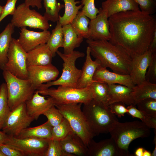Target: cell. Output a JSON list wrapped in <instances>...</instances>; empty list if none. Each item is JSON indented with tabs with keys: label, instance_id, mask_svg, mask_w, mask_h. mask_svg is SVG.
I'll use <instances>...</instances> for the list:
<instances>
[{
	"label": "cell",
	"instance_id": "obj_46",
	"mask_svg": "<svg viewBox=\"0 0 156 156\" xmlns=\"http://www.w3.org/2000/svg\"><path fill=\"white\" fill-rule=\"evenodd\" d=\"M42 0H25V2L29 6H31L32 8L36 7L38 9L42 8L41 3Z\"/></svg>",
	"mask_w": 156,
	"mask_h": 156
},
{
	"label": "cell",
	"instance_id": "obj_11",
	"mask_svg": "<svg viewBox=\"0 0 156 156\" xmlns=\"http://www.w3.org/2000/svg\"><path fill=\"white\" fill-rule=\"evenodd\" d=\"M34 120L28 114L24 103L10 111L2 130L8 136L16 137Z\"/></svg>",
	"mask_w": 156,
	"mask_h": 156
},
{
	"label": "cell",
	"instance_id": "obj_18",
	"mask_svg": "<svg viewBox=\"0 0 156 156\" xmlns=\"http://www.w3.org/2000/svg\"><path fill=\"white\" fill-rule=\"evenodd\" d=\"M153 53L148 50L144 53L132 57L131 72L129 74L135 85L145 80V76Z\"/></svg>",
	"mask_w": 156,
	"mask_h": 156
},
{
	"label": "cell",
	"instance_id": "obj_17",
	"mask_svg": "<svg viewBox=\"0 0 156 156\" xmlns=\"http://www.w3.org/2000/svg\"><path fill=\"white\" fill-rule=\"evenodd\" d=\"M88 148L87 156H125L112 138L99 142L92 139Z\"/></svg>",
	"mask_w": 156,
	"mask_h": 156
},
{
	"label": "cell",
	"instance_id": "obj_41",
	"mask_svg": "<svg viewBox=\"0 0 156 156\" xmlns=\"http://www.w3.org/2000/svg\"><path fill=\"white\" fill-rule=\"evenodd\" d=\"M139 6L141 11L153 15L156 11V1L154 0H134Z\"/></svg>",
	"mask_w": 156,
	"mask_h": 156
},
{
	"label": "cell",
	"instance_id": "obj_33",
	"mask_svg": "<svg viewBox=\"0 0 156 156\" xmlns=\"http://www.w3.org/2000/svg\"><path fill=\"white\" fill-rule=\"evenodd\" d=\"M45 10L44 16L48 21L53 22L59 20V12L64 5L58 3L57 0H43Z\"/></svg>",
	"mask_w": 156,
	"mask_h": 156
},
{
	"label": "cell",
	"instance_id": "obj_19",
	"mask_svg": "<svg viewBox=\"0 0 156 156\" xmlns=\"http://www.w3.org/2000/svg\"><path fill=\"white\" fill-rule=\"evenodd\" d=\"M45 97L40 95L36 90L31 98L25 103L28 114L34 120H37L40 115L54 105L52 98L49 96L46 99Z\"/></svg>",
	"mask_w": 156,
	"mask_h": 156
},
{
	"label": "cell",
	"instance_id": "obj_9",
	"mask_svg": "<svg viewBox=\"0 0 156 156\" xmlns=\"http://www.w3.org/2000/svg\"><path fill=\"white\" fill-rule=\"evenodd\" d=\"M11 24L17 27H28L47 30L49 27L48 21L35 10L30 9L25 2L19 5L12 15Z\"/></svg>",
	"mask_w": 156,
	"mask_h": 156
},
{
	"label": "cell",
	"instance_id": "obj_35",
	"mask_svg": "<svg viewBox=\"0 0 156 156\" xmlns=\"http://www.w3.org/2000/svg\"><path fill=\"white\" fill-rule=\"evenodd\" d=\"M73 132L68 122L64 117L60 123L52 127L51 139L61 141Z\"/></svg>",
	"mask_w": 156,
	"mask_h": 156
},
{
	"label": "cell",
	"instance_id": "obj_16",
	"mask_svg": "<svg viewBox=\"0 0 156 156\" xmlns=\"http://www.w3.org/2000/svg\"><path fill=\"white\" fill-rule=\"evenodd\" d=\"M93 81L105 83L108 85L119 84L133 88V83L129 75H124L110 71L107 68L99 65L93 77Z\"/></svg>",
	"mask_w": 156,
	"mask_h": 156
},
{
	"label": "cell",
	"instance_id": "obj_36",
	"mask_svg": "<svg viewBox=\"0 0 156 156\" xmlns=\"http://www.w3.org/2000/svg\"><path fill=\"white\" fill-rule=\"evenodd\" d=\"M133 104L128 105L127 108V113L134 118L140 119L148 127L156 129V117L148 116L138 109Z\"/></svg>",
	"mask_w": 156,
	"mask_h": 156
},
{
	"label": "cell",
	"instance_id": "obj_21",
	"mask_svg": "<svg viewBox=\"0 0 156 156\" xmlns=\"http://www.w3.org/2000/svg\"><path fill=\"white\" fill-rule=\"evenodd\" d=\"M100 65L98 60H92L90 49L88 46L86 49L85 61L81 69V73L77 88H81L89 86L93 82V75L96 68Z\"/></svg>",
	"mask_w": 156,
	"mask_h": 156
},
{
	"label": "cell",
	"instance_id": "obj_43",
	"mask_svg": "<svg viewBox=\"0 0 156 156\" xmlns=\"http://www.w3.org/2000/svg\"><path fill=\"white\" fill-rule=\"evenodd\" d=\"M17 0H7L3 8L0 16V22L7 16L13 15L15 13L16 8V4Z\"/></svg>",
	"mask_w": 156,
	"mask_h": 156
},
{
	"label": "cell",
	"instance_id": "obj_6",
	"mask_svg": "<svg viewBox=\"0 0 156 156\" xmlns=\"http://www.w3.org/2000/svg\"><path fill=\"white\" fill-rule=\"evenodd\" d=\"M81 103L55 105L68 122L74 132L87 147L94 137L81 109Z\"/></svg>",
	"mask_w": 156,
	"mask_h": 156
},
{
	"label": "cell",
	"instance_id": "obj_31",
	"mask_svg": "<svg viewBox=\"0 0 156 156\" xmlns=\"http://www.w3.org/2000/svg\"><path fill=\"white\" fill-rule=\"evenodd\" d=\"M52 53L53 57L56 55L60 47H63L64 38L62 26L58 21L55 28L52 30L49 39L46 43Z\"/></svg>",
	"mask_w": 156,
	"mask_h": 156
},
{
	"label": "cell",
	"instance_id": "obj_47",
	"mask_svg": "<svg viewBox=\"0 0 156 156\" xmlns=\"http://www.w3.org/2000/svg\"><path fill=\"white\" fill-rule=\"evenodd\" d=\"M148 50L153 54H156V30L154 33Z\"/></svg>",
	"mask_w": 156,
	"mask_h": 156
},
{
	"label": "cell",
	"instance_id": "obj_39",
	"mask_svg": "<svg viewBox=\"0 0 156 156\" xmlns=\"http://www.w3.org/2000/svg\"><path fill=\"white\" fill-rule=\"evenodd\" d=\"M47 118L49 122L52 127L55 126L62 121L64 118L59 109L53 105L45 111L42 114Z\"/></svg>",
	"mask_w": 156,
	"mask_h": 156
},
{
	"label": "cell",
	"instance_id": "obj_25",
	"mask_svg": "<svg viewBox=\"0 0 156 156\" xmlns=\"http://www.w3.org/2000/svg\"><path fill=\"white\" fill-rule=\"evenodd\" d=\"M63 33L64 53L69 54L79 47L83 38L79 36L70 24L62 26Z\"/></svg>",
	"mask_w": 156,
	"mask_h": 156
},
{
	"label": "cell",
	"instance_id": "obj_24",
	"mask_svg": "<svg viewBox=\"0 0 156 156\" xmlns=\"http://www.w3.org/2000/svg\"><path fill=\"white\" fill-rule=\"evenodd\" d=\"M101 5V8L107 11L108 18L120 12L140 10L138 4L134 0H106Z\"/></svg>",
	"mask_w": 156,
	"mask_h": 156
},
{
	"label": "cell",
	"instance_id": "obj_7",
	"mask_svg": "<svg viewBox=\"0 0 156 156\" xmlns=\"http://www.w3.org/2000/svg\"><path fill=\"white\" fill-rule=\"evenodd\" d=\"M40 94L52 98L55 105L72 103L87 104L93 99L89 86L79 88L60 86L57 88L37 90Z\"/></svg>",
	"mask_w": 156,
	"mask_h": 156
},
{
	"label": "cell",
	"instance_id": "obj_3",
	"mask_svg": "<svg viewBox=\"0 0 156 156\" xmlns=\"http://www.w3.org/2000/svg\"><path fill=\"white\" fill-rule=\"evenodd\" d=\"M90 130L94 136L109 133L116 121L115 115L108 106L92 99L83 104L82 110Z\"/></svg>",
	"mask_w": 156,
	"mask_h": 156
},
{
	"label": "cell",
	"instance_id": "obj_4",
	"mask_svg": "<svg viewBox=\"0 0 156 156\" xmlns=\"http://www.w3.org/2000/svg\"><path fill=\"white\" fill-rule=\"evenodd\" d=\"M109 133L118 148L125 156H134L128 150L130 143L139 138L148 137L150 128L142 121L135 120L124 123L117 121Z\"/></svg>",
	"mask_w": 156,
	"mask_h": 156
},
{
	"label": "cell",
	"instance_id": "obj_37",
	"mask_svg": "<svg viewBox=\"0 0 156 156\" xmlns=\"http://www.w3.org/2000/svg\"><path fill=\"white\" fill-rule=\"evenodd\" d=\"M138 109L145 115L156 117V99L148 98L140 100L135 104Z\"/></svg>",
	"mask_w": 156,
	"mask_h": 156
},
{
	"label": "cell",
	"instance_id": "obj_40",
	"mask_svg": "<svg viewBox=\"0 0 156 156\" xmlns=\"http://www.w3.org/2000/svg\"><path fill=\"white\" fill-rule=\"evenodd\" d=\"M81 1L83 5L82 12L90 20L95 18L99 10L95 7L94 0H81Z\"/></svg>",
	"mask_w": 156,
	"mask_h": 156
},
{
	"label": "cell",
	"instance_id": "obj_44",
	"mask_svg": "<svg viewBox=\"0 0 156 156\" xmlns=\"http://www.w3.org/2000/svg\"><path fill=\"white\" fill-rule=\"evenodd\" d=\"M125 105L121 102H116L109 104L108 107L112 113L119 117H121L127 112Z\"/></svg>",
	"mask_w": 156,
	"mask_h": 156
},
{
	"label": "cell",
	"instance_id": "obj_14",
	"mask_svg": "<svg viewBox=\"0 0 156 156\" xmlns=\"http://www.w3.org/2000/svg\"><path fill=\"white\" fill-rule=\"evenodd\" d=\"M99 10V12L96 17L90 20L89 25V39L109 41L111 38V34L107 12L101 8Z\"/></svg>",
	"mask_w": 156,
	"mask_h": 156
},
{
	"label": "cell",
	"instance_id": "obj_38",
	"mask_svg": "<svg viewBox=\"0 0 156 156\" xmlns=\"http://www.w3.org/2000/svg\"><path fill=\"white\" fill-rule=\"evenodd\" d=\"M45 156H74L67 153L63 150L60 141L50 139Z\"/></svg>",
	"mask_w": 156,
	"mask_h": 156
},
{
	"label": "cell",
	"instance_id": "obj_29",
	"mask_svg": "<svg viewBox=\"0 0 156 156\" xmlns=\"http://www.w3.org/2000/svg\"><path fill=\"white\" fill-rule=\"evenodd\" d=\"M64 3L65 11L62 16L60 15L58 21L62 26L70 24L77 14L79 10L83 7L82 4L79 5H76L81 3L75 0H62Z\"/></svg>",
	"mask_w": 156,
	"mask_h": 156
},
{
	"label": "cell",
	"instance_id": "obj_32",
	"mask_svg": "<svg viewBox=\"0 0 156 156\" xmlns=\"http://www.w3.org/2000/svg\"><path fill=\"white\" fill-rule=\"evenodd\" d=\"M89 86L93 99L108 106L109 100L108 85L105 83L93 81Z\"/></svg>",
	"mask_w": 156,
	"mask_h": 156
},
{
	"label": "cell",
	"instance_id": "obj_53",
	"mask_svg": "<svg viewBox=\"0 0 156 156\" xmlns=\"http://www.w3.org/2000/svg\"><path fill=\"white\" fill-rule=\"evenodd\" d=\"M0 156H5L0 150Z\"/></svg>",
	"mask_w": 156,
	"mask_h": 156
},
{
	"label": "cell",
	"instance_id": "obj_27",
	"mask_svg": "<svg viewBox=\"0 0 156 156\" xmlns=\"http://www.w3.org/2000/svg\"><path fill=\"white\" fill-rule=\"evenodd\" d=\"M14 27L11 23H10L0 33V68L2 70L8 61V53Z\"/></svg>",
	"mask_w": 156,
	"mask_h": 156
},
{
	"label": "cell",
	"instance_id": "obj_34",
	"mask_svg": "<svg viewBox=\"0 0 156 156\" xmlns=\"http://www.w3.org/2000/svg\"><path fill=\"white\" fill-rule=\"evenodd\" d=\"M10 112L6 85L3 83L0 85V130L2 129Z\"/></svg>",
	"mask_w": 156,
	"mask_h": 156
},
{
	"label": "cell",
	"instance_id": "obj_20",
	"mask_svg": "<svg viewBox=\"0 0 156 156\" xmlns=\"http://www.w3.org/2000/svg\"><path fill=\"white\" fill-rule=\"evenodd\" d=\"M52 57L46 44H42L27 52V66L48 65L51 64Z\"/></svg>",
	"mask_w": 156,
	"mask_h": 156
},
{
	"label": "cell",
	"instance_id": "obj_54",
	"mask_svg": "<svg viewBox=\"0 0 156 156\" xmlns=\"http://www.w3.org/2000/svg\"><path fill=\"white\" fill-rule=\"evenodd\" d=\"M154 1H156V0H154Z\"/></svg>",
	"mask_w": 156,
	"mask_h": 156
},
{
	"label": "cell",
	"instance_id": "obj_52",
	"mask_svg": "<svg viewBox=\"0 0 156 156\" xmlns=\"http://www.w3.org/2000/svg\"><path fill=\"white\" fill-rule=\"evenodd\" d=\"M3 8V6H2L1 5H0V16L1 13L2 11Z\"/></svg>",
	"mask_w": 156,
	"mask_h": 156
},
{
	"label": "cell",
	"instance_id": "obj_49",
	"mask_svg": "<svg viewBox=\"0 0 156 156\" xmlns=\"http://www.w3.org/2000/svg\"><path fill=\"white\" fill-rule=\"evenodd\" d=\"M144 149L142 147L137 148L135 152L134 156H143Z\"/></svg>",
	"mask_w": 156,
	"mask_h": 156
},
{
	"label": "cell",
	"instance_id": "obj_15",
	"mask_svg": "<svg viewBox=\"0 0 156 156\" xmlns=\"http://www.w3.org/2000/svg\"><path fill=\"white\" fill-rule=\"evenodd\" d=\"M20 36L17 40L27 52L40 44L47 42L51 33L47 30L36 32L28 30L26 27H21Z\"/></svg>",
	"mask_w": 156,
	"mask_h": 156
},
{
	"label": "cell",
	"instance_id": "obj_42",
	"mask_svg": "<svg viewBox=\"0 0 156 156\" xmlns=\"http://www.w3.org/2000/svg\"><path fill=\"white\" fill-rule=\"evenodd\" d=\"M145 80L156 84V54H153L145 76Z\"/></svg>",
	"mask_w": 156,
	"mask_h": 156
},
{
	"label": "cell",
	"instance_id": "obj_8",
	"mask_svg": "<svg viewBox=\"0 0 156 156\" xmlns=\"http://www.w3.org/2000/svg\"><path fill=\"white\" fill-rule=\"evenodd\" d=\"M3 70L2 74L7 86L8 104L11 111L25 103L36 90L27 79L18 78L8 71Z\"/></svg>",
	"mask_w": 156,
	"mask_h": 156
},
{
	"label": "cell",
	"instance_id": "obj_45",
	"mask_svg": "<svg viewBox=\"0 0 156 156\" xmlns=\"http://www.w3.org/2000/svg\"><path fill=\"white\" fill-rule=\"evenodd\" d=\"M0 150L5 156H23L20 151L5 144L0 145Z\"/></svg>",
	"mask_w": 156,
	"mask_h": 156
},
{
	"label": "cell",
	"instance_id": "obj_2",
	"mask_svg": "<svg viewBox=\"0 0 156 156\" xmlns=\"http://www.w3.org/2000/svg\"><path fill=\"white\" fill-rule=\"evenodd\" d=\"M86 42L91 55L98 61L100 66L109 68L116 73L130 74L132 57L121 47L105 40L87 39Z\"/></svg>",
	"mask_w": 156,
	"mask_h": 156
},
{
	"label": "cell",
	"instance_id": "obj_28",
	"mask_svg": "<svg viewBox=\"0 0 156 156\" xmlns=\"http://www.w3.org/2000/svg\"><path fill=\"white\" fill-rule=\"evenodd\" d=\"M132 95L135 102L146 99H156V84L145 80L132 88Z\"/></svg>",
	"mask_w": 156,
	"mask_h": 156
},
{
	"label": "cell",
	"instance_id": "obj_23",
	"mask_svg": "<svg viewBox=\"0 0 156 156\" xmlns=\"http://www.w3.org/2000/svg\"><path fill=\"white\" fill-rule=\"evenodd\" d=\"M63 151L74 156H87L88 148L80 138L74 132L60 141Z\"/></svg>",
	"mask_w": 156,
	"mask_h": 156
},
{
	"label": "cell",
	"instance_id": "obj_13",
	"mask_svg": "<svg viewBox=\"0 0 156 156\" xmlns=\"http://www.w3.org/2000/svg\"><path fill=\"white\" fill-rule=\"evenodd\" d=\"M27 79L37 90L44 83L56 79L59 74L57 68L52 64L45 66H30L27 67Z\"/></svg>",
	"mask_w": 156,
	"mask_h": 156
},
{
	"label": "cell",
	"instance_id": "obj_30",
	"mask_svg": "<svg viewBox=\"0 0 156 156\" xmlns=\"http://www.w3.org/2000/svg\"><path fill=\"white\" fill-rule=\"evenodd\" d=\"M90 19L81 11H79L70 24L79 36L87 39H90Z\"/></svg>",
	"mask_w": 156,
	"mask_h": 156
},
{
	"label": "cell",
	"instance_id": "obj_22",
	"mask_svg": "<svg viewBox=\"0 0 156 156\" xmlns=\"http://www.w3.org/2000/svg\"><path fill=\"white\" fill-rule=\"evenodd\" d=\"M108 87V105L116 102H121L128 105H135L132 95V88L119 84H109Z\"/></svg>",
	"mask_w": 156,
	"mask_h": 156
},
{
	"label": "cell",
	"instance_id": "obj_5",
	"mask_svg": "<svg viewBox=\"0 0 156 156\" xmlns=\"http://www.w3.org/2000/svg\"><path fill=\"white\" fill-rule=\"evenodd\" d=\"M56 53L63 61L61 76L57 79L42 84L37 90L45 89L57 85L77 88L81 73V69L76 67L75 62L78 58L83 57L85 54L74 50L69 54H65L58 50Z\"/></svg>",
	"mask_w": 156,
	"mask_h": 156
},
{
	"label": "cell",
	"instance_id": "obj_12",
	"mask_svg": "<svg viewBox=\"0 0 156 156\" xmlns=\"http://www.w3.org/2000/svg\"><path fill=\"white\" fill-rule=\"evenodd\" d=\"M49 139L19 138L8 136L4 143L20 151L23 156H45Z\"/></svg>",
	"mask_w": 156,
	"mask_h": 156
},
{
	"label": "cell",
	"instance_id": "obj_48",
	"mask_svg": "<svg viewBox=\"0 0 156 156\" xmlns=\"http://www.w3.org/2000/svg\"><path fill=\"white\" fill-rule=\"evenodd\" d=\"M8 135L3 131H0V145L4 144L6 140Z\"/></svg>",
	"mask_w": 156,
	"mask_h": 156
},
{
	"label": "cell",
	"instance_id": "obj_51",
	"mask_svg": "<svg viewBox=\"0 0 156 156\" xmlns=\"http://www.w3.org/2000/svg\"><path fill=\"white\" fill-rule=\"evenodd\" d=\"M156 156V143L155 144V146L153 152L151 153V156Z\"/></svg>",
	"mask_w": 156,
	"mask_h": 156
},
{
	"label": "cell",
	"instance_id": "obj_10",
	"mask_svg": "<svg viewBox=\"0 0 156 156\" xmlns=\"http://www.w3.org/2000/svg\"><path fill=\"white\" fill-rule=\"evenodd\" d=\"M27 52L17 39L12 38L8 53V61L3 70L8 71L18 78L27 79Z\"/></svg>",
	"mask_w": 156,
	"mask_h": 156
},
{
	"label": "cell",
	"instance_id": "obj_26",
	"mask_svg": "<svg viewBox=\"0 0 156 156\" xmlns=\"http://www.w3.org/2000/svg\"><path fill=\"white\" fill-rule=\"evenodd\" d=\"M52 127L48 121L44 124L33 127L27 128L23 130L16 137L19 138H34L50 139L52 138Z\"/></svg>",
	"mask_w": 156,
	"mask_h": 156
},
{
	"label": "cell",
	"instance_id": "obj_1",
	"mask_svg": "<svg viewBox=\"0 0 156 156\" xmlns=\"http://www.w3.org/2000/svg\"><path fill=\"white\" fill-rule=\"evenodd\" d=\"M111 38L132 57L147 51L156 30L155 16L140 10L115 14L108 18Z\"/></svg>",
	"mask_w": 156,
	"mask_h": 156
},
{
	"label": "cell",
	"instance_id": "obj_50",
	"mask_svg": "<svg viewBox=\"0 0 156 156\" xmlns=\"http://www.w3.org/2000/svg\"><path fill=\"white\" fill-rule=\"evenodd\" d=\"M151 153L149 151L144 149L143 156H151Z\"/></svg>",
	"mask_w": 156,
	"mask_h": 156
}]
</instances>
